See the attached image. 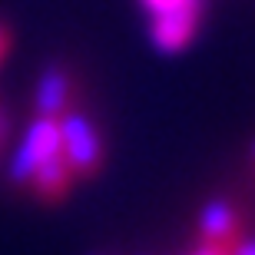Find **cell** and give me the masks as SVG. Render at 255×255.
<instances>
[{
    "mask_svg": "<svg viewBox=\"0 0 255 255\" xmlns=\"http://www.w3.org/2000/svg\"><path fill=\"white\" fill-rule=\"evenodd\" d=\"M192 255H219V252H212V249H202V246H196V252Z\"/></svg>",
    "mask_w": 255,
    "mask_h": 255,
    "instance_id": "cell-12",
    "label": "cell"
},
{
    "mask_svg": "<svg viewBox=\"0 0 255 255\" xmlns=\"http://www.w3.org/2000/svg\"><path fill=\"white\" fill-rule=\"evenodd\" d=\"M57 126H60V152L70 162L76 179L100 176V169L106 162V142L93 116L86 110H80V106H70L57 120Z\"/></svg>",
    "mask_w": 255,
    "mask_h": 255,
    "instance_id": "cell-1",
    "label": "cell"
},
{
    "mask_svg": "<svg viewBox=\"0 0 255 255\" xmlns=\"http://www.w3.org/2000/svg\"><path fill=\"white\" fill-rule=\"evenodd\" d=\"M179 3H186V0H139V7H142V13H146V20L156 17V13H162V10L179 7Z\"/></svg>",
    "mask_w": 255,
    "mask_h": 255,
    "instance_id": "cell-7",
    "label": "cell"
},
{
    "mask_svg": "<svg viewBox=\"0 0 255 255\" xmlns=\"http://www.w3.org/2000/svg\"><path fill=\"white\" fill-rule=\"evenodd\" d=\"M7 43H10V37H7V30L0 27V57H3V53H7Z\"/></svg>",
    "mask_w": 255,
    "mask_h": 255,
    "instance_id": "cell-10",
    "label": "cell"
},
{
    "mask_svg": "<svg viewBox=\"0 0 255 255\" xmlns=\"http://www.w3.org/2000/svg\"><path fill=\"white\" fill-rule=\"evenodd\" d=\"M246 209L229 196H209L196 216V242L219 255H229L246 236Z\"/></svg>",
    "mask_w": 255,
    "mask_h": 255,
    "instance_id": "cell-2",
    "label": "cell"
},
{
    "mask_svg": "<svg viewBox=\"0 0 255 255\" xmlns=\"http://www.w3.org/2000/svg\"><path fill=\"white\" fill-rule=\"evenodd\" d=\"M206 17V0H186L172 10H162L149 17V40L162 53H179L196 40L199 27Z\"/></svg>",
    "mask_w": 255,
    "mask_h": 255,
    "instance_id": "cell-4",
    "label": "cell"
},
{
    "mask_svg": "<svg viewBox=\"0 0 255 255\" xmlns=\"http://www.w3.org/2000/svg\"><path fill=\"white\" fill-rule=\"evenodd\" d=\"M7 132H10V120H7V113L0 110V152H3V142H7Z\"/></svg>",
    "mask_w": 255,
    "mask_h": 255,
    "instance_id": "cell-9",
    "label": "cell"
},
{
    "mask_svg": "<svg viewBox=\"0 0 255 255\" xmlns=\"http://www.w3.org/2000/svg\"><path fill=\"white\" fill-rule=\"evenodd\" d=\"M249 169H252V176H255V139H252V146H249Z\"/></svg>",
    "mask_w": 255,
    "mask_h": 255,
    "instance_id": "cell-11",
    "label": "cell"
},
{
    "mask_svg": "<svg viewBox=\"0 0 255 255\" xmlns=\"http://www.w3.org/2000/svg\"><path fill=\"white\" fill-rule=\"evenodd\" d=\"M76 103V76L70 66L50 63L37 80V93H33V110L37 116L60 120V116Z\"/></svg>",
    "mask_w": 255,
    "mask_h": 255,
    "instance_id": "cell-5",
    "label": "cell"
},
{
    "mask_svg": "<svg viewBox=\"0 0 255 255\" xmlns=\"http://www.w3.org/2000/svg\"><path fill=\"white\" fill-rule=\"evenodd\" d=\"M229 255H255V236H249V232H246V236L239 239V246L232 249Z\"/></svg>",
    "mask_w": 255,
    "mask_h": 255,
    "instance_id": "cell-8",
    "label": "cell"
},
{
    "mask_svg": "<svg viewBox=\"0 0 255 255\" xmlns=\"http://www.w3.org/2000/svg\"><path fill=\"white\" fill-rule=\"evenodd\" d=\"M73 169H70V162L63 159V152H53L50 159H43L33 172V179H30V189L40 202H60V199L70 192L73 186Z\"/></svg>",
    "mask_w": 255,
    "mask_h": 255,
    "instance_id": "cell-6",
    "label": "cell"
},
{
    "mask_svg": "<svg viewBox=\"0 0 255 255\" xmlns=\"http://www.w3.org/2000/svg\"><path fill=\"white\" fill-rule=\"evenodd\" d=\"M53 152H60V126L57 120H47V116H37L33 123L27 126L23 139H20L17 152L10 156L7 176L17 189H30V179L43 159H50Z\"/></svg>",
    "mask_w": 255,
    "mask_h": 255,
    "instance_id": "cell-3",
    "label": "cell"
}]
</instances>
